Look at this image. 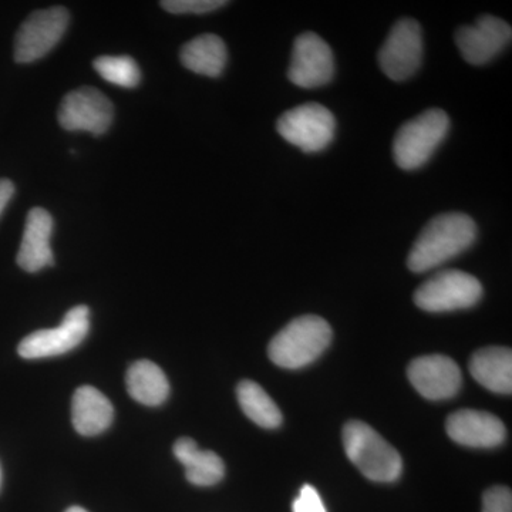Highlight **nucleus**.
Returning a JSON list of instances; mask_svg holds the SVG:
<instances>
[{
	"label": "nucleus",
	"instance_id": "nucleus-1",
	"mask_svg": "<svg viewBox=\"0 0 512 512\" xmlns=\"http://www.w3.org/2000/svg\"><path fill=\"white\" fill-rule=\"evenodd\" d=\"M476 238V222L468 215L461 212L437 215L414 242L407 266L414 274H424L439 268L471 248Z\"/></svg>",
	"mask_w": 512,
	"mask_h": 512
},
{
	"label": "nucleus",
	"instance_id": "nucleus-2",
	"mask_svg": "<svg viewBox=\"0 0 512 512\" xmlns=\"http://www.w3.org/2000/svg\"><path fill=\"white\" fill-rule=\"evenodd\" d=\"M332 342V329L325 319L305 315L293 319L276 333L268 348V355L276 366L301 369L311 365Z\"/></svg>",
	"mask_w": 512,
	"mask_h": 512
},
{
	"label": "nucleus",
	"instance_id": "nucleus-3",
	"mask_svg": "<svg viewBox=\"0 0 512 512\" xmlns=\"http://www.w3.org/2000/svg\"><path fill=\"white\" fill-rule=\"evenodd\" d=\"M346 456L363 476L376 483H393L400 477L403 461L373 427L363 421H349L343 429Z\"/></svg>",
	"mask_w": 512,
	"mask_h": 512
},
{
	"label": "nucleus",
	"instance_id": "nucleus-4",
	"mask_svg": "<svg viewBox=\"0 0 512 512\" xmlns=\"http://www.w3.org/2000/svg\"><path fill=\"white\" fill-rule=\"evenodd\" d=\"M450 130L446 111L430 109L407 121L393 141V157L402 170L413 171L429 163Z\"/></svg>",
	"mask_w": 512,
	"mask_h": 512
},
{
	"label": "nucleus",
	"instance_id": "nucleus-5",
	"mask_svg": "<svg viewBox=\"0 0 512 512\" xmlns=\"http://www.w3.org/2000/svg\"><path fill=\"white\" fill-rule=\"evenodd\" d=\"M483 298V285L476 276L446 269L427 279L414 292V303L423 311L443 313L470 309Z\"/></svg>",
	"mask_w": 512,
	"mask_h": 512
},
{
	"label": "nucleus",
	"instance_id": "nucleus-6",
	"mask_svg": "<svg viewBox=\"0 0 512 512\" xmlns=\"http://www.w3.org/2000/svg\"><path fill=\"white\" fill-rule=\"evenodd\" d=\"M276 130L303 153H320L335 138L336 119L322 104H302L285 111L276 123Z\"/></svg>",
	"mask_w": 512,
	"mask_h": 512
},
{
	"label": "nucleus",
	"instance_id": "nucleus-7",
	"mask_svg": "<svg viewBox=\"0 0 512 512\" xmlns=\"http://www.w3.org/2000/svg\"><path fill=\"white\" fill-rule=\"evenodd\" d=\"M423 32L414 19H400L390 30L379 52V66L393 82H404L416 74L423 62Z\"/></svg>",
	"mask_w": 512,
	"mask_h": 512
},
{
	"label": "nucleus",
	"instance_id": "nucleus-8",
	"mask_svg": "<svg viewBox=\"0 0 512 512\" xmlns=\"http://www.w3.org/2000/svg\"><path fill=\"white\" fill-rule=\"evenodd\" d=\"M90 330V311L87 306H74L55 329L37 330L19 343L23 359H43L64 355L80 345Z\"/></svg>",
	"mask_w": 512,
	"mask_h": 512
},
{
	"label": "nucleus",
	"instance_id": "nucleus-9",
	"mask_svg": "<svg viewBox=\"0 0 512 512\" xmlns=\"http://www.w3.org/2000/svg\"><path fill=\"white\" fill-rule=\"evenodd\" d=\"M69 12L62 6L37 10L20 26L15 40V59L18 63H32L42 59L60 42L67 26Z\"/></svg>",
	"mask_w": 512,
	"mask_h": 512
},
{
	"label": "nucleus",
	"instance_id": "nucleus-10",
	"mask_svg": "<svg viewBox=\"0 0 512 512\" xmlns=\"http://www.w3.org/2000/svg\"><path fill=\"white\" fill-rule=\"evenodd\" d=\"M335 76V57L322 37L313 32L302 33L293 43L288 79L302 89L326 86Z\"/></svg>",
	"mask_w": 512,
	"mask_h": 512
},
{
	"label": "nucleus",
	"instance_id": "nucleus-11",
	"mask_svg": "<svg viewBox=\"0 0 512 512\" xmlns=\"http://www.w3.org/2000/svg\"><path fill=\"white\" fill-rule=\"evenodd\" d=\"M113 119V104L93 87L73 90L60 104L59 123L67 131H87L101 136L107 133Z\"/></svg>",
	"mask_w": 512,
	"mask_h": 512
},
{
	"label": "nucleus",
	"instance_id": "nucleus-12",
	"mask_svg": "<svg viewBox=\"0 0 512 512\" xmlns=\"http://www.w3.org/2000/svg\"><path fill=\"white\" fill-rule=\"evenodd\" d=\"M512 29L505 20L485 15L456 32V45L467 63L483 66L510 45Z\"/></svg>",
	"mask_w": 512,
	"mask_h": 512
},
{
	"label": "nucleus",
	"instance_id": "nucleus-13",
	"mask_svg": "<svg viewBox=\"0 0 512 512\" xmlns=\"http://www.w3.org/2000/svg\"><path fill=\"white\" fill-rule=\"evenodd\" d=\"M414 389L429 400H447L456 396L461 387L460 367L443 355L421 356L407 369Z\"/></svg>",
	"mask_w": 512,
	"mask_h": 512
},
{
	"label": "nucleus",
	"instance_id": "nucleus-14",
	"mask_svg": "<svg viewBox=\"0 0 512 512\" xmlns=\"http://www.w3.org/2000/svg\"><path fill=\"white\" fill-rule=\"evenodd\" d=\"M448 437L457 444L474 448H491L504 443L503 421L494 414L478 410H458L446 423Z\"/></svg>",
	"mask_w": 512,
	"mask_h": 512
},
{
	"label": "nucleus",
	"instance_id": "nucleus-15",
	"mask_svg": "<svg viewBox=\"0 0 512 512\" xmlns=\"http://www.w3.org/2000/svg\"><path fill=\"white\" fill-rule=\"evenodd\" d=\"M53 232V218L43 208H33L26 218L25 232L20 244L18 265L23 271L35 274L55 264L50 238Z\"/></svg>",
	"mask_w": 512,
	"mask_h": 512
},
{
	"label": "nucleus",
	"instance_id": "nucleus-16",
	"mask_svg": "<svg viewBox=\"0 0 512 512\" xmlns=\"http://www.w3.org/2000/svg\"><path fill=\"white\" fill-rule=\"evenodd\" d=\"M114 409L110 400L93 386H82L73 394L72 421L82 436L93 437L113 423Z\"/></svg>",
	"mask_w": 512,
	"mask_h": 512
},
{
	"label": "nucleus",
	"instance_id": "nucleus-17",
	"mask_svg": "<svg viewBox=\"0 0 512 512\" xmlns=\"http://www.w3.org/2000/svg\"><path fill=\"white\" fill-rule=\"evenodd\" d=\"M174 456L183 464L185 477L198 487H212L220 483L225 476L222 458L211 450H201L190 437H181L175 441Z\"/></svg>",
	"mask_w": 512,
	"mask_h": 512
},
{
	"label": "nucleus",
	"instance_id": "nucleus-18",
	"mask_svg": "<svg viewBox=\"0 0 512 512\" xmlns=\"http://www.w3.org/2000/svg\"><path fill=\"white\" fill-rule=\"evenodd\" d=\"M470 373L493 393L512 392V352L508 348H485L474 353Z\"/></svg>",
	"mask_w": 512,
	"mask_h": 512
},
{
	"label": "nucleus",
	"instance_id": "nucleus-19",
	"mask_svg": "<svg viewBox=\"0 0 512 512\" xmlns=\"http://www.w3.org/2000/svg\"><path fill=\"white\" fill-rule=\"evenodd\" d=\"M180 57L185 69L201 76L220 77L228 62L227 46L217 35H202L184 45Z\"/></svg>",
	"mask_w": 512,
	"mask_h": 512
},
{
	"label": "nucleus",
	"instance_id": "nucleus-20",
	"mask_svg": "<svg viewBox=\"0 0 512 512\" xmlns=\"http://www.w3.org/2000/svg\"><path fill=\"white\" fill-rule=\"evenodd\" d=\"M126 384L128 394L144 406H160L170 394L167 376L150 360L133 363L128 369Z\"/></svg>",
	"mask_w": 512,
	"mask_h": 512
},
{
	"label": "nucleus",
	"instance_id": "nucleus-21",
	"mask_svg": "<svg viewBox=\"0 0 512 512\" xmlns=\"http://www.w3.org/2000/svg\"><path fill=\"white\" fill-rule=\"evenodd\" d=\"M237 397L242 412L258 426L264 429H276L281 426V410L258 383L242 380L237 387Z\"/></svg>",
	"mask_w": 512,
	"mask_h": 512
},
{
	"label": "nucleus",
	"instance_id": "nucleus-22",
	"mask_svg": "<svg viewBox=\"0 0 512 512\" xmlns=\"http://www.w3.org/2000/svg\"><path fill=\"white\" fill-rule=\"evenodd\" d=\"M93 66L101 79L124 89L136 87L141 80L136 60L128 56H101L94 60Z\"/></svg>",
	"mask_w": 512,
	"mask_h": 512
},
{
	"label": "nucleus",
	"instance_id": "nucleus-23",
	"mask_svg": "<svg viewBox=\"0 0 512 512\" xmlns=\"http://www.w3.org/2000/svg\"><path fill=\"white\" fill-rule=\"evenodd\" d=\"M227 3L224 0H165V2H161V6L167 12L175 13V15H184V13L202 15V13H210L224 8Z\"/></svg>",
	"mask_w": 512,
	"mask_h": 512
},
{
	"label": "nucleus",
	"instance_id": "nucleus-24",
	"mask_svg": "<svg viewBox=\"0 0 512 512\" xmlns=\"http://www.w3.org/2000/svg\"><path fill=\"white\" fill-rule=\"evenodd\" d=\"M483 512H512V494L510 488L495 485L485 491Z\"/></svg>",
	"mask_w": 512,
	"mask_h": 512
},
{
	"label": "nucleus",
	"instance_id": "nucleus-25",
	"mask_svg": "<svg viewBox=\"0 0 512 512\" xmlns=\"http://www.w3.org/2000/svg\"><path fill=\"white\" fill-rule=\"evenodd\" d=\"M293 512H328L316 488L303 485L301 493L293 501Z\"/></svg>",
	"mask_w": 512,
	"mask_h": 512
},
{
	"label": "nucleus",
	"instance_id": "nucleus-26",
	"mask_svg": "<svg viewBox=\"0 0 512 512\" xmlns=\"http://www.w3.org/2000/svg\"><path fill=\"white\" fill-rule=\"evenodd\" d=\"M13 194H15V185L12 181L6 180V178L0 180V215L5 211L9 201L12 200Z\"/></svg>",
	"mask_w": 512,
	"mask_h": 512
},
{
	"label": "nucleus",
	"instance_id": "nucleus-27",
	"mask_svg": "<svg viewBox=\"0 0 512 512\" xmlns=\"http://www.w3.org/2000/svg\"><path fill=\"white\" fill-rule=\"evenodd\" d=\"M66 512H89L84 510L82 507H70L69 510H66Z\"/></svg>",
	"mask_w": 512,
	"mask_h": 512
},
{
	"label": "nucleus",
	"instance_id": "nucleus-28",
	"mask_svg": "<svg viewBox=\"0 0 512 512\" xmlns=\"http://www.w3.org/2000/svg\"><path fill=\"white\" fill-rule=\"evenodd\" d=\"M0 483H2V471H0Z\"/></svg>",
	"mask_w": 512,
	"mask_h": 512
}]
</instances>
